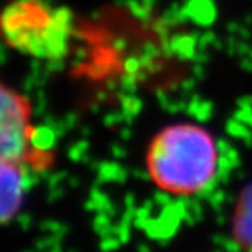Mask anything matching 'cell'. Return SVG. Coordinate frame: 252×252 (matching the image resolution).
Returning a JSON list of instances; mask_svg holds the SVG:
<instances>
[{
    "label": "cell",
    "mask_w": 252,
    "mask_h": 252,
    "mask_svg": "<svg viewBox=\"0 0 252 252\" xmlns=\"http://www.w3.org/2000/svg\"><path fill=\"white\" fill-rule=\"evenodd\" d=\"M29 169L20 161H0V225L9 223L22 210Z\"/></svg>",
    "instance_id": "cell-4"
},
{
    "label": "cell",
    "mask_w": 252,
    "mask_h": 252,
    "mask_svg": "<svg viewBox=\"0 0 252 252\" xmlns=\"http://www.w3.org/2000/svg\"><path fill=\"white\" fill-rule=\"evenodd\" d=\"M32 103L0 79V161H20L31 169L47 166L52 155L38 141Z\"/></svg>",
    "instance_id": "cell-3"
},
{
    "label": "cell",
    "mask_w": 252,
    "mask_h": 252,
    "mask_svg": "<svg viewBox=\"0 0 252 252\" xmlns=\"http://www.w3.org/2000/svg\"><path fill=\"white\" fill-rule=\"evenodd\" d=\"M231 232L242 248L252 251V183L242 190L234 205Z\"/></svg>",
    "instance_id": "cell-5"
},
{
    "label": "cell",
    "mask_w": 252,
    "mask_h": 252,
    "mask_svg": "<svg viewBox=\"0 0 252 252\" xmlns=\"http://www.w3.org/2000/svg\"><path fill=\"white\" fill-rule=\"evenodd\" d=\"M73 35V14L50 0H11L0 11V38L35 60H63L70 52Z\"/></svg>",
    "instance_id": "cell-2"
},
{
    "label": "cell",
    "mask_w": 252,
    "mask_h": 252,
    "mask_svg": "<svg viewBox=\"0 0 252 252\" xmlns=\"http://www.w3.org/2000/svg\"><path fill=\"white\" fill-rule=\"evenodd\" d=\"M219 151L213 134L194 123H173L158 131L146 151L151 181L172 196L207 190L218 173Z\"/></svg>",
    "instance_id": "cell-1"
}]
</instances>
